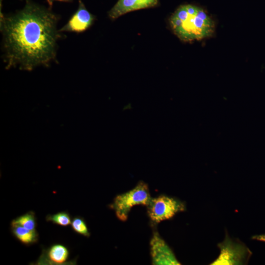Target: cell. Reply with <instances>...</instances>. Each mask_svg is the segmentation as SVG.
<instances>
[{
  "instance_id": "1",
  "label": "cell",
  "mask_w": 265,
  "mask_h": 265,
  "mask_svg": "<svg viewBox=\"0 0 265 265\" xmlns=\"http://www.w3.org/2000/svg\"><path fill=\"white\" fill-rule=\"evenodd\" d=\"M26 0L24 7L13 15L0 12L6 68L18 66L30 71L55 60L57 41L61 37L58 17L49 8Z\"/></svg>"
},
{
  "instance_id": "2",
  "label": "cell",
  "mask_w": 265,
  "mask_h": 265,
  "mask_svg": "<svg viewBox=\"0 0 265 265\" xmlns=\"http://www.w3.org/2000/svg\"><path fill=\"white\" fill-rule=\"evenodd\" d=\"M174 33L182 41H200L213 36L214 21L202 8L186 4L179 7L169 18Z\"/></svg>"
},
{
  "instance_id": "3",
  "label": "cell",
  "mask_w": 265,
  "mask_h": 265,
  "mask_svg": "<svg viewBox=\"0 0 265 265\" xmlns=\"http://www.w3.org/2000/svg\"><path fill=\"white\" fill-rule=\"evenodd\" d=\"M151 198L148 185L140 181L131 190L116 196L110 207L119 220L125 221L133 206H147Z\"/></svg>"
},
{
  "instance_id": "4",
  "label": "cell",
  "mask_w": 265,
  "mask_h": 265,
  "mask_svg": "<svg viewBox=\"0 0 265 265\" xmlns=\"http://www.w3.org/2000/svg\"><path fill=\"white\" fill-rule=\"evenodd\" d=\"M146 207L148 215L154 224L171 219L186 210L183 202L165 195L151 198Z\"/></svg>"
},
{
  "instance_id": "5",
  "label": "cell",
  "mask_w": 265,
  "mask_h": 265,
  "mask_svg": "<svg viewBox=\"0 0 265 265\" xmlns=\"http://www.w3.org/2000/svg\"><path fill=\"white\" fill-rule=\"evenodd\" d=\"M218 246L220 254L218 257L211 264L212 265L245 264L251 255L250 250L244 244L233 241L227 235Z\"/></svg>"
},
{
  "instance_id": "6",
  "label": "cell",
  "mask_w": 265,
  "mask_h": 265,
  "mask_svg": "<svg viewBox=\"0 0 265 265\" xmlns=\"http://www.w3.org/2000/svg\"><path fill=\"white\" fill-rule=\"evenodd\" d=\"M150 246L152 265H181L171 249L157 231L153 234Z\"/></svg>"
},
{
  "instance_id": "7",
  "label": "cell",
  "mask_w": 265,
  "mask_h": 265,
  "mask_svg": "<svg viewBox=\"0 0 265 265\" xmlns=\"http://www.w3.org/2000/svg\"><path fill=\"white\" fill-rule=\"evenodd\" d=\"M95 19V16L87 10L81 0H79V6L77 11L59 31L60 32H83L92 26Z\"/></svg>"
},
{
  "instance_id": "8",
  "label": "cell",
  "mask_w": 265,
  "mask_h": 265,
  "mask_svg": "<svg viewBox=\"0 0 265 265\" xmlns=\"http://www.w3.org/2000/svg\"><path fill=\"white\" fill-rule=\"evenodd\" d=\"M70 255L67 246L61 243H55L47 249H43L36 265H62L68 263Z\"/></svg>"
},
{
  "instance_id": "9",
  "label": "cell",
  "mask_w": 265,
  "mask_h": 265,
  "mask_svg": "<svg viewBox=\"0 0 265 265\" xmlns=\"http://www.w3.org/2000/svg\"><path fill=\"white\" fill-rule=\"evenodd\" d=\"M158 2V0H118L108 11V15L114 20L131 11L154 7Z\"/></svg>"
},
{
  "instance_id": "10",
  "label": "cell",
  "mask_w": 265,
  "mask_h": 265,
  "mask_svg": "<svg viewBox=\"0 0 265 265\" xmlns=\"http://www.w3.org/2000/svg\"><path fill=\"white\" fill-rule=\"evenodd\" d=\"M10 226L13 236L22 244L29 246L38 241L39 235L36 230H30L16 224H10Z\"/></svg>"
},
{
  "instance_id": "11",
  "label": "cell",
  "mask_w": 265,
  "mask_h": 265,
  "mask_svg": "<svg viewBox=\"0 0 265 265\" xmlns=\"http://www.w3.org/2000/svg\"><path fill=\"white\" fill-rule=\"evenodd\" d=\"M11 224L18 225L30 230H36L37 223L35 213L32 211H29L14 219Z\"/></svg>"
},
{
  "instance_id": "12",
  "label": "cell",
  "mask_w": 265,
  "mask_h": 265,
  "mask_svg": "<svg viewBox=\"0 0 265 265\" xmlns=\"http://www.w3.org/2000/svg\"><path fill=\"white\" fill-rule=\"evenodd\" d=\"M46 220L63 227L71 225L72 221L69 213L66 211L60 212L53 214H48L46 216Z\"/></svg>"
},
{
  "instance_id": "13",
  "label": "cell",
  "mask_w": 265,
  "mask_h": 265,
  "mask_svg": "<svg viewBox=\"0 0 265 265\" xmlns=\"http://www.w3.org/2000/svg\"><path fill=\"white\" fill-rule=\"evenodd\" d=\"M71 226L74 232L79 235L89 238L90 233L84 219L81 216L74 217L71 221Z\"/></svg>"
},
{
  "instance_id": "14",
  "label": "cell",
  "mask_w": 265,
  "mask_h": 265,
  "mask_svg": "<svg viewBox=\"0 0 265 265\" xmlns=\"http://www.w3.org/2000/svg\"><path fill=\"white\" fill-rule=\"evenodd\" d=\"M254 239L265 242V234L254 236L252 237Z\"/></svg>"
},
{
  "instance_id": "15",
  "label": "cell",
  "mask_w": 265,
  "mask_h": 265,
  "mask_svg": "<svg viewBox=\"0 0 265 265\" xmlns=\"http://www.w3.org/2000/svg\"><path fill=\"white\" fill-rule=\"evenodd\" d=\"M58 0V1H69L70 0H47V1L49 3V5H50V6H52L53 3L54 1Z\"/></svg>"
},
{
  "instance_id": "16",
  "label": "cell",
  "mask_w": 265,
  "mask_h": 265,
  "mask_svg": "<svg viewBox=\"0 0 265 265\" xmlns=\"http://www.w3.org/2000/svg\"><path fill=\"white\" fill-rule=\"evenodd\" d=\"M0 1H1V0H0Z\"/></svg>"
}]
</instances>
